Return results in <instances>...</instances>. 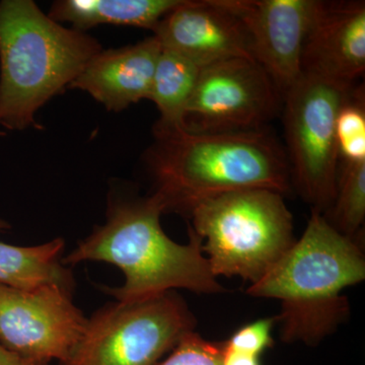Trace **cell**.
I'll use <instances>...</instances> for the list:
<instances>
[{
    "mask_svg": "<svg viewBox=\"0 0 365 365\" xmlns=\"http://www.w3.org/2000/svg\"><path fill=\"white\" fill-rule=\"evenodd\" d=\"M324 216L341 234L359 241L365 218V162L342 163L335 199Z\"/></svg>",
    "mask_w": 365,
    "mask_h": 365,
    "instance_id": "e0dca14e",
    "label": "cell"
},
{
    "mask_svg": "<svg viewBox=\"0 0 365 365\" xmlns=\"http://www.w3.org/2000/svg\"><path fill=\"white\" fill-rule=\"evenodd\" d=\"M11 228L0 220V232ZM66 241L56 237L38 246L21 247L0 242V284L21 289H33L58 284L76 289L71 267L64 265Z\"/></svg>",
    "mask_w": 365,
    "mask_h": 365,
    "instance_id": "9a60e30c",
    "label": "cell"
},
{
    "mask_svg": "<svg viewBox=\"0 0 365 365\" xmlns=\"http://www.w3.org/2000/svg\"><path fill=\"white\" fill-rule=\"evenodd\" d=\"M153 133L144 162L163 213L188 217L199 203L237 190L270 189L283 196L292 190L285 150L265 128Z\"/></svg>",
    "mask_w": 365,
    "mask_h": 365,
    "instance_id": "6da1fadb",
    "label": "cell"
},
{
    "mask_svg": "<svg viewBox=\"0 0 365 365\" xmlns=\"http://www.w3.org/2000/svg\"><path fill=\"white\" fill-rule=\"evenodd\" d=\"M200 71L201 67L192 60L162 47L150 96V100L160 112V119L153 127V132L187 128V107Z\"/></svg>",
    "mask_w": 365,
    "mask_h": 365,
    "instance_id": "2e32d148",
    "label": "cell"
},
{
    "mask_svg": "<svg viewBox=\"0 0 365 365\" xmlns=\"http://www.w3.org/2000/svg\"><path fill=\"white\" fill-rule=\"evenodd\" d=\"M277 324V317L257 319L253 323L235 331L227 340L223 341V347L234 351L260 356L268 348L272 347L273 329Z\"/></svg>",
    "mask_w": 365,
    "mask_h": 365,
    "instance_id": "ffe728a7",
    "label": "cell"
},
{
    "mask_svg": "<svg viewBox=\"0 0 365 365\" xmlns=\"http://www.w3.org/2000/svg\"><path fill=\"white\" fill-rule=\"evenodd\" d=\"M282 109V97L267 72L247 58L202 67L186 111L197 132L263 129Z\"/></svg>",
    "mask_w": 365,
    "mask_h": 365,
    "instance_id": "ba28073f",
    "label": "cell"
},
{
    "mask_svg": "<svg viewBox=\"0 0 365 365\" xmlns=\"http://www.w3.org/2000/svg\"><path fill=\"white\" fill-rule=\"evenodd\" d=\"M196 319L181 295L168 292L139 302H113L88 318L85 330L59 365H155Z\"/></svg>",
    "mask_w": 365,
    "mask_h": 365,
    "instance_id": "8992f818",
    "label": "cell"
},
{
    "mask_svg": "<svg viewBox=\"0 0 365 365\" xmlns=\"http://www.w3.org/2000/svg\"><path fill=\"white\" fill-rule=\"evenodd\" d=\"M365 71V2L319 1L302 54V72L354 86Z\"/></svg>",
    "mask_w": 365,
    "mask_h": 365,
    "instance_id": "7c38bea8",
    "label": "cell"
},
{
    "mask_svg": "<svg viewBox=\"0 0 365 365\" xmlns=\"http://www.w3.org/2000/svg\"><path fill=\"white\" fill-rule=\"evenodd\" d=\"M354 91L351 85L302 72L282 97L292 187L323 215L332 206L337 189L336 119Z\"/></svg>",
    "mask_w": 365,
    "mask_h": 365,
    "instance_id": "52a82bcc",
    "label": "cell"
},
{
    "mask_svg": "<svg viewBox=\"0 0 365 365\" xmlns=\"http://www.w3.org/2000/svg\"><path fill=\"white\" fill-rule=\"evenodd\" d=\"M188 218L216 278L237 276L255 284L295 242L284 196L270 189L212 197L192 209Z\"/></svg>",
    "mask_w": 365,
    "mask_h": 365,
    "instance_id": "5b68a950",
    "label": "cell"
},
{
    "mask_svg": "<svg viewBox=\"0 0 365 365\" xmlns=\"http://www.w3.org/2000/svg\"><path fill=\"white\" fill-rule=\"evenodd\" d=\"M365 279L360 241L336 230L312 209L304 232L292 248L247 294L279 300L281 340L316 346L332 335L350 314L346 287Z\"/></svg>",
    "mask_w": 365,
    "mask_h": 365,
    "instance_id": "3957f363",
    "label": "cell"
},
{
    "mask_svg": "<svg viewBox=\"0 0 365 365\" xmlns=\"http://www.w3.org/2000/svg\"><path fill=\"white\" fill-rule=\"evenodd\" d=\"M222 342H210L195 331L187 333L167 359L155 365H222Z\"/></svg>",
    "mask_w": 365,
    "mask_h": 365,
    "instance_id": "d6986e66",
    "label": "cell"
},
{
    "mask_svg": "<svg viewBox=\"0 0 365 365\" xmlns=\"http://www.w3.org/2000/svg\"><path fill=\"white\" fill-rule=\"evenodd\" d=\"M0 365H48L25 359L0 344Z\"/></svg>",
    "mask_w": 365,
    "mask_h": 365,
    "instance_id": "7402d4cb",
    "label": "cell"
},
{
    "mask_svg": "<svg viewBox=\"0 0 365 365\" xmlns=\"http://www.w3.org/2000/svg\"><path fill=\"white\" fill-rule=\"evenodd\" d=\"M184 0H57L48 16L58 23L71 24L86 33L102 25L127 26L153 31Z\"/></svg>",
    "mask_w": 365,
    "mask_h": 365,
    "instance_id": "5bb4252c",
    "label": "cell"
},
{
    "mask_svg": "<svg viewBox=\"0 0 365 365\" xmlns=\"http://www.w3.org/2000/svg\"><path fill=\"white\" fill-rule=\"evenodd\" d=\"M102 50L93 36L53 20L33 0L0 1V127L40 128L38 112Z\"/></svg>",
    "mask_w": 365,
    "mask_h": 365,
    "instance_id": "277c9868",
    "label": "cell"
},
{
    "mask_svg": "<svg viewBox=\"0 0 365 365\" xmlns=\"http://www.w3.org/2000/svg\"><path fill=\"white\" fill-rule=\"evenodd\" d=\"M338 155L342 163L365 162V107L364 86L341 108L335 124Z\"/></svg>",
    "mask_w": 365,
    "mask_h": 365,
    "instance_id": "ac0fdd59",
    "label": "cell"
},
{
    "mask_svg": "<svg viewBox=\"0 0 365 365\" xmlns=\"http://www.w3.org/2000/svg\"><path fill=\"white\" fill-rule=\"evenodd\" d=\"M248 32L254 59L281 97L302 74V54L318 0H222Z\"/></svg>",
    "mask_w": 365,
    "mask_h": 365,
    "instance_id": "30bf717a",
    "label": "cell"
},
{
    "mask_svg": "<svg viewBox=\"0 0 365 365\" xmlns=\"http://www.w3.org/2000/svg\"><path fill=\"white\" fill-rule=\"evenodd\" d=\"M160 200L150 196L113 193L106 220L63 257L67 267L81 262H105L116 266L123 285L104 287L117 302H134L168 292L186 289L196 294L225 292L209 266L202 241L189 228L188 244H178L163 232Z\"/></svg>",
    "mask_w": 365,
    "mask_h": 365,
    "instance_id": "7a4b0ae2",
    "label": "cell"
},
{
    "mask_svg": "<svg viewBox=\"0 0 365 365\" xmlns=\"http://www.w3.org/2000/svg\"><path fill=\"white\" fill-rule=\"evenodd\" d=\"M153 35L162 47L202 67L223 60H254L248 32L222 0H184L163 19Z\"/></svg>",
    "mask_w": 365,
    "mask_h": 365,
    "instance_id": "8fae6325",
    "label": "cell"
},
{
    "mask_svg": "<svg viewBox=\"0 0 365 365\" xmlns=\"http://www.w3.org/2000/svg\"><path fill=\"white\" fill-rule=\"evenodd\" d=\"M222 365H261V364L259 356L227 349L222 345Z\"/></svg>",
    "mask_w": 365,
    "mask_h": 365,
    "instance_id": "44dd1931",
    "label": "cell"
},
{
    "mask_svg": "<svg viewBox=\"0 0 365 365\" xmlns=\"http://www.w3.org/2000/svg\"><path fill=\"white\" fill-rule=\"evenodd\" d=\"M162 45L155 36L136 44L98 52L69 88L88 93L109 112L150 100Z\"/></svg>",
    "mask_w": 365,
    "mask_h": 365,
    "instance_id": "4fadbf2b",
    "label": "cell"
},
{
    "mask_svg": "<svg viewBox=\"0 0 365 365\" xmlns=\"http://www.w3.org/2000/svg\"><path fill=\"white\" fill-rule=\"evenodd\" d=\"M73 292L58 284L33 289L0 284V344L39 364L63 361L88 322Z\"/></svg>",
    "mask_w": 365,
    "mask_h": 365,
    "instance_id": "9c48e42d",
    "label": "cell"
}]
</instances>
